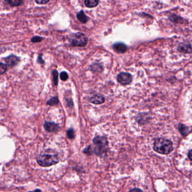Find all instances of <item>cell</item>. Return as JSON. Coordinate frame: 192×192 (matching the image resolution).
<instances>
[{"mask_svg":"<svg viewBox=\"0 0 192 192\" xmlns=\"http://www.w3.org/2000/svg\"><path fill=\"white\" fill-rule=\"evenodd\" d=\"M57 153L52 149H48L42 152L37 158V162L43 167H49L58 162Z\"/></svg>","mask_w":192,"mask_h":192,"instance_id":"cell-1","label":"cell"},{"mask_svg":"<svg viewBox=\"0 0 192 192\" xmlns=\"http://www.w3.org/2000/svg\"><path fill=\"white\" fill-rule=\"evenodd\" d=\"M153 149L161 154H169L172 151V143L169 140L164 138H158L153 143Z\"/></svg>","mask_w":192,"mask_h":192,"instance_id":"cell-2","label":"cell"},{"mask_svg":"<svg viewBox=\"0 0 192 192\" xmlns=\"http://www.w3.org/2000/svg\"><path fill=\"white\" fill-rule=\"evenodd\" d=\"M70 43L72 46L76 47H84L87 44V36L83 33L77 32L70 36Z\"/></svg>","mask_w":192,"mask_h":192,"instance_id":"cell-3","label":"cell"},{"mask_svg":"<svg viewBox=\"0 0 192 192\" xmlns=\"http://www.w3.org/2000/svg\"><path fill=\"white\" fill-rule=\"evenodd\" d=\"M117 80L118 82L122 85H128L132 81V76L130 73L122 72L118 74Z\"/></svg>","mask_w":192,"mask_h":192,"instance_id":"cell-4","label":"cell"},{"mask_svg":"<svg viewBox=\"0 0 192 192\" xmlns=\"http://www.w3.org/2000/svg\"><path fill=\"white\" fill-rule=\"evenodd\" d=\"M93 143L96 146H108L109 141L104 136H97L93 139Z\"/></svg>","mask_w":192,"mask_h":192,"instance_id":"cell-5","label":"cell"},{"mask_svg":"<svg viewBox=\"0 0 192 192\" xmlns=\"http://www.w3.org/2000/svg\"><path fill=\"white\" fill-rule=\"evenodd\" d=\"M4 61L8 66L10 67H14L17 65L18 63L20 61L19 57L15 55H11L4 59Z\"/></svg>","mask_w":192,"mask_h":192,"instance_id":"cell-6","label":"cell"},{"mask_svg":"<svg viewBox=\"0 0 192 192\" xmlns=\"http://www.w3.org/2000/svg\"><path fill=\"white\" fill-rule=\"evenodd\" d=\"M105 98L100 94H96L90 98V99H89V102L96 105L102 104L105 102Z\"/></svg>","mask_w":192,"mask_h":192,"instance_id":"cell-7","label":"cell"},{"mask_svg":"<svg viewBox=\"0 0 192 192\" xmlns=\"http://www.w3.org/2000/svg\"><path fill=\"white\" fill-rule=\"evenodd\" d=\"M44 128L48 132H55L58 129L57 124L54 122H46L44 123Z\"/></svg>","mask_w":192,"mask_h":192,"instance_id":"cell-8","label":"cell"},{"mask_svg":"<svg viewBox=\"0 0 192 192\" xmlns=\"http://www.w3.org/2000/svg\"><path fill=\"white\" fill-rule=\"evenodd\" d=\"M108 146H96L94 149V152L99 156H102L107 153Z\"/></svg>","mask_w":192,"mask_h":192,"instance_id":"cell-9","label":"cell"},{"mask_svg":"<svg viewBox=\"0 0 192 192\" xmlns=\"http://www.w3.org/2000/svg\"><path fill=\"white\" fill-rule=\"evenodd\" d=\"M113 48L115 51L118 53H124L127 51V46L123 43L118 42L114 44L113 45Z\"/></svg>","mask_w":192,"mask_h":192,"instance_id":"cell-10","label":"cell"},{"mask_svg":"<svg viewBox=\"0 0 192 192\" xmlns=\"http://www.w3.org/2000/svg\"><path fill=\"white\" fill-rule=\"evenodd\" d=\"M178 50L179 52L184 54H190L192 52V45L189 44L181 45L178 48Z\"/></svg>","mask_w":192,"mask_h":192,"instance_id":"cell-11","label":"cell"},{"mask_svg":"<svg viewBox=\"0 0 192 192\" xmlns=\"http://www.w3.org/2000/svg\"><path fill=\"white\" fill-rule=\"evenodd\" d=\"M99 0H85V5L88 8H94L97 6Z\"/></svg>","mask_w":192,"mask_h":192,"instance_id":"cell-12","label":"cell"},{"mask_svg":"<svg viewBox=\"0 0 192 192\" xmlns=\"http://www.w3.org/2000/svg\"><path fill=\"white\" fill-rule=\"evenodd\" d=\"M77 18L80 22L83 23H86L88 21V17L85 15L83 11H80L77 14Z\"/></svg>","mask_w":192,"mask_h":192,"instance_id":"cell-13","label":"cell"},{"mask_svg":"<svg viewBox=\"0 0 192 192\" xmlns=\"http://www.w3.org/2000/svg\"><path fill=\"white\" fill-rule=\"evenodd\" d=\"M6 2L13 6H18L22 4V0H5Z\"/></svg>","mask_w":192,"mask_h":192,"instance_id":"cell-14","label":"cell"},{"mask_svg":"<svg viewBox=\"0 0 192 192\" xmlns=\"http://www.w3.org/2000/svg\"><path fill=\"white\" fill-rule=\"evenodd\" d=\"M91 68H92L93 71L96 72H100L103 70V68H102V66L98 63H94V64H93L91 66Z\"/></svg>","mask_w":192,"mask_h":192,"instance_id":"cell-15","label":"cell"},{"mask_svg":"<svg viewBox=\"0 0 192 192\" xmlns=\"http://www.w3.org/2000/svg\"><path fill=\"white\" fill-rule=\"evenodd\" d=\"M58 103V100L57 97H53L51 99H50L49 101H47V104L49 105L50 106H54L57 105Z\"/></svg>","mask_w":192,"mask_h":192,"instance_id":"cell-16","label":"cell"},{"mask_svg":"<svg viewBox=\"0 0 192 192\" xmlns=\"http://www.w3.org/2000/svg\"><path fill=\"white\" fill-rule=\"evenodd\" d=\"M53 79V82L54 83L56 86H57V83H58V72H57L56 70H53L52 71Z\"/></svg>","mask_w":192,"mask_h":192,"instance_id":"cell-17","label":"cell"},{"mask_svg":"<svg viewBox=\"0 0 192 192\" xmlns=\"http://www.w3.org/2000/svg\"><path fill=\"white\" fill-rule=\"evenodd\" d=\"M67 136L68 138L70 139H73L75 138L74 130L73 129H70L68 131H67Z\"/></svg>","mask_w":192,"mask_h":192,"instance_id":"cell-18","label":"cell"},{"mask_svg":"<svg viewBox=\"0 0 192 192\" xmlns=\"http://www.w3.org/2000/svg\"><path fill=\"white\" fill-rule=\"evenodd\" d=\"M7 70H8L7 65L4 64V63H0V74L4 73Z\"/></svg>","mask_w":192,"mask_h":192,"instance_id":"cell-19","label":"cell"},{"mask_svg":"<svg viewBox=\"0 0 192 192\" xmlns=\"http://www.w3.org/2000/svg\"><path fill=\"white\" fill-rule=\"evenodd\" d=\"M179 129V130L183 135H185L188 133V129L187 127L183 126V125H180Z\"/></svg>","mask_w":192,"mask_h":192,"instance_id":"cell-20","label":"cell"},{"mask_svg":"<svg viewBox=\"0 0 192 192\" xmlns=\"http://www.w3.org/2000/svg\"><path fill=\"white\" fill-rule=\"evenodd\" d=\"M43 39H44L43 38L39 37V36H34L31 39V41L33 43H38V42H41Z\"/></svg>","mask_w":192,"mask_h":192,"instance_id":"cell-21","label":"cell"},{"mask_svg":"<svg viewBox=\"0 0 192 192\" xmlns=\"http://www.w3.org/2000/svg\"><path fill=\"white\" fill-rule=\"evenodd\" d=\"M83 152L84 153H86V154L89 155V156L92 154V150L91 147V146H89V147H87L86 148L84 149V150H83Z\"/></svg>","mask_w":192,"mask_h":192,"instance_id":"cell-22","label":"cell"},{"mask_svg":"<svg viewBox=\"0 0 192 192\" xmlns=\"http://www.w3.org/2000/svg\"><path fill=\"white\" fill-rule=\"evenodd\" d=\"M60 79L62 81H66L68 79V74L66 72H62L60 74Z\"/></svg>","mask_w":192,"mask_h":192,"instance_id":"cell-23","label":"cell"},{"mask_svg":"<svg viewBox=\"0 0 192 192\" xmlns=\"http://www.w3.org/2000/svg\"><path fill=\"white\" fill-rule=\"evenodd\" d=\"M187 158L189 161V163L192 165V148L189 149L187 153Z\"/></svg>","mask_w":192,"mask_h":192,"instance_id":"cell-24","label":"cell"},{"mask_svg":"<svg viewBox=\"0 0 192 192\" xmlns=\"http://www.w3.org/2000/svg\"><path fill=\"white\" fill-rule=\"evenodd\" d=\"M50 0H35V2L38 4L44 5L48 3Z\"/></svg>","mask_w":192,"mask_h":192,"instance_id":"cell-25","label":"cell"},{"mask_svg":"<svg viewBox=\"0 0 192 192\" xmlns=\"http://www.w3.org/2000/svg\"><path fill=\"white\" fill-rule=\"evenodd\" d=\"M38 62L39 63H40V64H43V63H44V61L42 60L41 54H40V55H39V57H38Z\"/></svg>","mask_w":192,"mask_h":192,"instance_id":"cell-26","label":"cell"},{"mask_svg":"<svg viewBox=\"0 0 192 192\" xmlns=\"http://www.w3.org/2000/svg\"><path fill=\"white\" fill-rule=\"evenodd\" d=\"M131 191H142V190H140V189H134L131 190Z\"/></svg>","mask_w":192,"mask_h":192,"instance_id":"cell-27","label":"cell"}]
</instances>
